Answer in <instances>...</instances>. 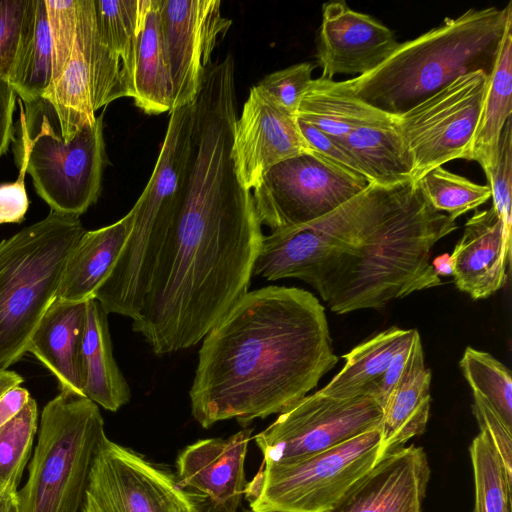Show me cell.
Segmentation results:
<instances>
[{
  "label": "cell",
  "mask_w": 512,
  "mask_h": 512,
  "mask_svg": "<svg viewBox=\"0 0 512 512\" xmlns=\"http://www.w3.org/2000/svg\"><path fill=\"white\" fill-rule=\"evenodd\" d=\"M233 132L223 116L191 123L182 200L132 320L158 355L197 344L248 292L264 235L234 170Z\"/></svg>",
  "instance_id": "obj_1"
},
{
  "label": "cell",
  "mask_w": 512,
  "mask_h": 512,
  "mask_svg": "<svg viewBox=\"0 0 512 512\" xmlns=\"http://www.w3.org/2000/svg\"><path fill=\"white\" fill-rule=\"evenodd\" d=\"M323 305L296 287L247 292L205 335L189 392L203 427L280 414L338 362Z\"/></svg>",
  "instance_id": "obj_2"
},
{
  "label": "cell",
  "mask_w": 512,
  "mask_h": 512,
  "mask_svg": "<svg viewBox=\"0 0 512 512\" xmlns=\"http://www.w3.org/2000/svg\"><path fill=\"white\" fill-rule=\"evenodd\" d=\"M457 228L456 220L427 202L416 182H408L356 240L332 256L314 289L332 312L346 314L380 309L439 286L430 253Z\"/></svg>",
  "instance_id": "obj_3"
},
{
  "label": "cell",
  "mask_w": 512,
  "mask_h": 512,
  "mask_svg": "<svg viewBox=\"0 0 512 512\" xmlns=\"http://www.w3.org/2000/svg\"><path fill=\"white\" fill-rule=\"evenodd\" d=\"M510 22L511 1L504 8H470L399 43L377 68L344 82L365 103L401 115L460 76L476 71L489 75Z\"/></svg>",
  "instance_id": "obj_4"
},
{
  "label": "cell",
  "mask_w": 512,
  "mask_h": 512,
  "mask_svg": "<svg viewBox=\"0 0 512 512\" xmlns=\"http://www.w3.org/2000/svg\"><path fill=\"white\" fill-rule=\"evenodd\" d=\"M192 104L169 112L151 177L132 207V227L95 299L109 313L132 320L142 307L156 259L178 212L187 174Z\"/></svg>",
  "instance_id": "obj_5"
},
{
  "label": "cell",
  "mask_w": 512,
  "mask_h": 512,
  "mask_svg": "<svg viewBox=\"0 0 512 512\" xmlns=\"http://www.w3.org/2000/svg\"><path fill=\"white\" fill-rule=\"evenodd\" d=\"M85 229L79 216L50 210L0 242V370L19 361L56 299L65 261Z\"/></svg>",
  "instance_id": "obj_6"
},
{
  "label": "cell",
  "mask_w": 512,
  "mask_h": 512,
  "mask_svg": "<svg viewBox=\"0 0 512 512\" xmlns=\"http://www.w3.org/2000/svg\"><path fill=\"white\" fill-rule=\"evenodd\" d=\"M98 405L62 392L43 408L20 512H80L90 473L106 438Z\"/></svg>",
  "instance_id": "obj_7"
},
{
  "label": "cell",
  "mask_w": 512,
  "mask_h": 512,
  "mask_svg": "<svg viewBox=\"0 0 512 512\" xmlns=\"http://www.w3.org/2000/svg\"><path fill=\"white\" fill-rule=\"evenodd\" d=\"M380 426L322 452L267 462L247 483L255 512H324L378 461Z\"/></svg>",
  "instance_id": "obj_8"
},
{
  "label": "cell",
  "mask_w": 512,
  "mask_h": 512,
  "mask_svg": "<svg viewBox=\"0 0 512 512\" xmlns=\"http://www.w3.org/2000/svg\"><path fill=\"white\" fill-rule=\"evenodd\" d=\"M404 184H370L361 194L321 218L264 235L252 276L269 281L297 278L315 287L332 256L356 240Z\"/></svg>",
  "instance_id": "obj_9"
},
{
  "label": "cell",
  "mask_w": 512,
  "mask_h": 512,
  "mask_svg": "<svg viewBox=\"0 0 512 512\" xmlns=\"http://www.w3.org/2000/svg\"><path fill=\"white\" fill-rule=\"evenodd\" d=\"M354 173L316 153H304L272 167L253 189L261 225L272 231L321 218L370 186Z\"/></svg>",
  "instance_id": "obj_10"
},
{
  "label": "cell",
  "mask_w": 512,
  "mask_h": 512,
  "mask_svg": "<svg viewBox=\"0 0 512 512\" xmlns=\"http://www.w3.org/2000/svg\"><path fill=\"white\" fill-rule=\"evenodd\" d=\"M487 77L483 71L460 76L418 105L395 116L411 163L413 182L449 161L466 159Z\"/></svg>",
  "instance_id": "obj_11"
},
{
  "label": "cell",
  "mask_w": 512,
  "mask_h": 512,
  "mask_svg": "<svg viewBox=\"0 0 512 512\" xmlns=\"http://www.w3.org/2000/svg\"><path fill=\"white\" fill-rule=\"evenodd\" d=\"M103 116L66 143L43 114L31 137L27 173L50 210L80 216L98 200L106 163Z\"/></svg>",
  "instance_id": "obj_12"
},
{
  "label": "cell",
  "mask_w": 512,
  "mask_h": 512,
  "mask_svg": "<svg viewBox=\"0 0 512 512\" xmlns=\"http://www.w3.org/2000/svg\"><path fill=\"white\" fill-rule=\"evenodd\" d=\"M80 512H215L168 471L107 437L89 477Z\"/></svg>",
  "instance_id": "obj_13"
},
{
  "label": "cell",
  "mask_w": 512,
  "mask_h": 512,
  "mask_svg": "<svg viewBox=\"0 0 512 512\" xmlns=\"http://www.w3.org/2000/svg\"><path fill=\"white\" fill-rule=\"evenodd\" d=\"M382 408L373 394L339 399L319 390L279 414L254 440L263 463L316 454L380 426Z\"/></svg>",
  "instance_id": "obj_14"
},
{
  "label": "cell",
  "mask_w": 512,
  "mask_h": 512,
  "mask_svg": "<svg viewBox=\"0 0 512 512\" xmlns=\"http://www.w3.org/2000/svg\"><path fill=\"white\" fill-rule=\"evenodd\" d=\"M162 33L171 82V111L198 96L211 54L232 20L220 0H161Z\"/></svg>",
  "instance_id": "obj_15"
},
{
  "label": "cell",
  "mask_w": 512,
  "mask_h": 512,
  "mask_svg": "<svg viewBox=\"0 0 512 512\" xmlns=\"http://www.w3.org/2000/svg\"><path fill=\"white\" fill-rule=\"evenodd\" d=\"M312 151L299 129L297 116L251 87L233 132L231 156L239 183L251 191L276 164Z\"/></svg>",
  "instance_id": "obj_16"
},
{
  "label": "cell",
  "mask_w": 512,
  "mask_h": 512,
  "mask_svg": "<svg viewBox=\"0 0 512 512\" xmlns=\"http://www.w3.org/2000/svg\"><path fill=\"white\" fill-rule=\"evenodd\" d=\"M398 45L392 30L370 15L352 10L344 0L323 4L316 52L322 77L362 76L377 68Z\"/></svg>",
  "instance_id": "obj_17"
},
{
  "label": "cell",
  "mask_w": 512,
  "mask_h": 512,
  "mask_svg": "<svg viewBox=\"0 0 512 512\" xmlns=\"http://www.w3.org/2000/svg\"><path fill=\"white\" fill-rule=\"evenodd\" d=\"M431 470L422 447H402L378 460L324 512H421Z\"/></svg>",
  "instance_id": "obj_18"
},
{
  "label": "cell",
  "mask_w": 512,
  "mask_h": 512,
  "mask_svg": "<svg viewBox=\"0 0 512 512\" xmlns=\"http://www.w3.org/2000/svg\"><path fill=\"white\" fill-rule=\"evenodd\" d=\"M253 428L227 438L199 440L177 457V482L203 497L215 512H237L247 485L245 459Z\"/></svg>",
  "instance_id": "obj_19"
},
{
  "label": "cell",
  "mask_w": 512,
  "mask_h": 512,
  "mask_svg": "<svg viewBox=\"0 0 512 512\" xmlns=\"http://www.w3.org/2000/svg\"><path fill=\"white\" fill-rule=\"evenodd\" d=\"M450 256L456 287L472 299L488 298L505 286L511 244L493 207L467 220Z\"/></svg>",
  "instance_id": "obj_20"
},
{
  "label": "cell",
  "mask_w": 512,
  "mask_h": 512,
  "mask_svg": "<svg viewBox=\"0 0 512 512\" xmlns=\"http://www.w3.org/2000/svg\"><path fill=\"white\" fill-rule=\"evenodd\" d=\"M86 314L87 302L55 299L36 326L27 349L55 376L60 391L81 396Z\"/></svg>",
  "instance_id": "obj_21"
},
{
  "label": "cell",
  "mask_w": 512,
  "mask_h": 512,
  "mask_svg": "<svg viewBox=\"0 0 512 512\" xmlns=\"http://www.w3.org/2000/svg\"><path fill=\"white\" fill-rule=\"evenodd\" d=\"M94 0H77L76 37L70 57L58 79L43 96L54 111L64 142L71 141L96 120L92 101L89 27Z\"/></svg>",
  "instance_id": "obj_22"
},
{
  "label": "cell",
  "mask_w": 512,
  "mask_h": 512,
  "mask_svg": "<svg viewBox=\"0 0 512 512\" xmlns=\"http://www.w3.org/2000/svg\"><path fill=\"white\" fill-rule=\"evenodd\" d=\"M430 385L431 371L425 365L421 338L416 331L402 376L382 409L378 460L425 431L431 403Z\"/></svg>",
  "instance_id": "obj_23"
},
{
  "label": "cell",
  "mask_w": 512,
  "mask_h": 512,
  "mask_svg": "<svg viewBox=\"0 0 512 512\" xmlns=\"http://www.w3.org/2000/svg\"><path fill=\"white\" fill-rule=\"evenodd\" d=\"M132 222L130 210L111 225L84 231L65 261L56 300L87 302L95 298L129 236Z\"/></svg>",
  "instance_id": "obj_24"
},
{
  "label": "cell",
  "mask_w": 512,
  "mask_h": 512,
  "mask_svg": "<svg viewBox=\"0 0 512 512\" xmlns=\"http://www.w3.org/2000/svg\"><path fill=\"white\" fill-rule=\"evenodd\" d=\"M161 0H144L127 97L146 114L171 110V82L160 17Z\"/></svg>",
  "instance_id": "obj_25"
},
{
  "label": "cell",
  "mask_w": 512,
  "mask_h": 512,
  "mask_svg": "<svg viewBox=\"0 0 512 512\" xmlns=\"http://www.w3.org/2000/svg\"><path fill=\"white\" fill-rule=\"evenodd\" d=\"M107 313L96 299L87 301L82 345L83 395L116 412L131 398V391L112 352Z\"/></svg>",
  "instance_id": "obj_26"
},
{
  "label": "cell",
  "mask_w": 512,
  "mask_h": 512,
  "mask_svg": "<svg viewBox=\"0 0 512 512\" xmlns=\"http://www.w3.org/2000/svg\"><path fill=\"white\" fill-rule=\"evenodd\" d=\"M512 113V22L502 37L487 77L477 126L466 160L476 161L487 176L494 168L504 126Z\"/></svg>",
  "instance_id": "obj_27"
},
{
  "label": "cell",
  "mask_w": 512,
  "mask_h": 512,
  "mask_svg": "<svg viewBox=\"0 0 512 512\" xmlns=\"http://www.w3.org/2000/svg\"><path fill=\"white\" fill-rule=\"evenodd\" d=\"M370 183L393 187L411 182L412 167L395 116L362 125L338 143Z\"/></svg>",
  "instance_id": "obj_28"
},
{
  "label": "cell",
  "mask_w": 512,
  "mask_h": 512,
  "mask_svg": "<svg viewBox=\"0 0 512 512\" xmlns=\"http://www.w3.org/2000/svg\"><path fill=\"white\" fill-rule=\"evenodd\" d=\"M297 118L341 143L353 130L390 116L356 97L344 81L320 76L303 96Z\"/></svg>",
  "instance_id": "obj_29"
},
{
  "label": "cell",
  "mask_w": 512,
  "mask_h": 512,
  "mask_svg": "<svg viewBox=\"0 0 512 512\" xmlns=\"http://www.w3.org/2000/svg\"><path fill=\"white\" fill-rule=\"evenodd\" d=\"M416 331L393 326L374 334L343 355L345 364L319 391L339 399L374 395L373 383L386 372L395 355L412 343Z\"/></svg>",
  "instance_id": "obj_30"
},
{
  "label": "cell",
  "mask_w": 512,
  "mask_h": 512,
  "mask_svg": "<svg viewBox=\"0 0 512 512\" xmlns=\"http://www.w3.org/2000/svg\"><path fill=\"white\" fill-rule=\"evenodd\" d=\"M8 80L25 105L43 99L51 84L52 46L44 0H29Z\"/></svg>",
  "instance_id": "obj_31"
},
{
  "label": "cell",
  "mask_w": 512,
  "mask_h": 512,
  "mask_svg": "<svg viewBox=\"0 0 512 512\" xmlns=\"http://www.w3.org/2000/svg\"><path fill=\"white\" fill-rule=\"evenodd\" d=\"M94 7L99 40L120 59L126 87L133 66L144 0H94Z\"/></svg>",
  "instance_id": "obj_32"
},
{
  "label": "cell",
  "mask_w": 512,
  "mask_h": 512,
  "mask_svg": "<svg viewBox=\"0 0 512 512\" xmlns=\"http://www.w3.org/2000/svg\"><path fill=\"white\" fill-rule=\"evenodd\" d=\"M469 452L475 483L474 512H511L512 477L484 431L473 439Z\"/></svg>",
  "instance_id": "obj_33"
},
{
  "label": "cell",
  "mask_w": 512,
  "mask_h": 512,
  "mask_svg": "<svg viewBox=\"0 0 512 512\" xmlns=\"http://www.w3.org/2000/svg\"><path fill=\"white\" fill-rule=\"evenodd\" d=\"M421 194L437 211L446 212L456 220L491 198L488 184L480 185L469 179L437 167L416 182Z\"/></svg>",
  "instance_id": "obj_34"
},
{
  "label": "cell",
  "mask_w": 512,
  "mask_h": 512,
  "mask_svg": "<svg viewBox=\"0 0 512 512\" xmlns=\"http://www.w3.org/2000/svg\"><path fill=\"white\" fill-rule=\"evenodd\" d=\"M37 426L38 407L31 397L16 416L0 427V491H18Z\"/></svg>",
  "instance_id": "obj_35"
},
{
  "label": "cell",
  "mask_w": 512,
  "mask_h": 512,
  "mask_svg": "<svg viewBox=\"0 0 512 512\" xmlns=\"http://www.w3.org/2000/svg\"><path fill=\"white\" fill-rule=\"evenodd\" d=\"M472 392L485 398L512 427V378L510 370L491 354L467 347L460 360Z\"/></svg>",
  "instance_id": "obj_36"
},
{
  "label": "cell",
  "mask_w": 512,
  "mask_h": 512,
  "mask_svg": "<svg viewBox=\"0 0 512 512\" xmlns=\"http://www.w3.org/2000/svg\"><path fill=\"white\" fill-rule=\"evenodd\" d=\"M315 64L303 62L274 71L261 79L254 87L268 101L297 115L301 100L312 82Z\"/></svg>",
  "instance_id": "obj_37"
},
{
  "label": "cell",
  "mask_w": 512,
  "mask_h": 512,
  "mask_svg": "<svg viewBox=\"0 0 512 512\" xmlns=\"http://www.w3.org/2000/svg\"><path fill=\"white\" fill-rule=\"evenodd\" d=\"M44 1L52 46V86L72 52L77 27V0Z\"/></svg>",
  "instance_id": "obj_38"
},
{
  "label": "cell",
  "mask_w": 512,
  "mask_h": 512,
  "mask_svg": "<svg viewBox=\"0 0 512 512\" xmlns=\"http://www.w3.org/2000/svg\"><path fill=\"white\" fill-rule=\"evenodd\" d=\"M17 101L20 107L21 130V151L17 160L19 173L14 182L0 184V225L21 223L29 207L25 177L32 138L26 121L24 104L20 98H17Z\"/></svg>",
  "instance_id": "obj_39"
},
{
  "label": "cell",
  "mask_w": 512,
  "mask_h": 512,
  "mask_svg": "<svg viewBox=\"0 0 512 512\" xmlns=\"http://www.w3.org/2000/svg\"><path fill=\"white\" fill-rule=\"evenodd\" d=\"M496 165L486 176L491 188L492 207L501 219L504 235L511 244L512 119L507 120L499 143Z\"/></svg>",
  "instance_id": "obj_40"
},
{
  "label": "cell",
  "mask_w": 512,
  "mask_h": 512,
  "mask_svg": "<svg viewBox=\"0 0 512 512\" xmlns=\"http://www.w3.org/2000/svg\"><path fill=\"white\" fill-rule=\"evenodd\" d=\"M29 0H0V75L9 78Z\"/></svg>",
  "instance_id": "obj_41"
},
{
  "label": "cell",
  "mask_w": 512,
  "mask_h": 512,
  "mask_svg": "<svg viewBox=\"0 0 512 512\" xmlns=\"http://www.w3.org/2000/svg\"><path fill=\"white\" fill-rule=\"evenodd\" d=\"M472 412L480 431H484L497 450L504 468L512 477V427L481 395L473 393Z\"/></svg>",
  "instance_id": "obj_42"
},
{
  "label": "cell",
  "mask_w": 512,
  "mask_h": 512,
  "mask_svg": "<svg viewBox=\"0 0 512 512\" xmlns=\"http://www.w3.org/2000/svg\"><path fill=\"white\" fill-rule=\"evenodd\" d=\"M297 122L303 137L316 153L354 173L363 175L353 158L334 140L299 118Z\"/></svg>",
  "instance_id": "obj_43"
},
{
  "label": "cell",
  "mask_w": 512,
  "mask_h": 512,
  "mask_svg": "<svg viewBox=\"0 0 512 512\" xmlns=\"http://www.w3.org/2000/svg\"><path fill=\"white\" fill-rule=\"evenodd\" d=\"M17 94L9 80L0 75V157L8 151L14 140L13 114Z\"/></svg>",
  "instance_id": "obj_44"
},
{
  "label": "cell",
  "mask_w": 512,
  "mask_h": 512,
  "mask_svg": "<svg viewBox=\"0 0 512 512\" xmlns=\"http://www.w3.org/2000/svg\"><path fill=\"white\" fill-rule=\"evenodd\" d=\"M411 345L412 343L405 346L395 355L386 372L373 384L375 398L382 409L390 393L402 376Z\"/></svg>",
  "instance_id": "obj_45"
},
{
  "label": "cell",
  "mask_w": 512,
  "mask_h": 512,
  "mask_svg": "<svg viewBox=\"0 0 512 512\" xmlns=\"http://www.w3.org/2000/svg\"><path fill=\"white\" fill-rule=\"evenodd\" d=\"M32 396L26 388L15 386L0 397V427L16 416Z\"/></svg>",
  "instance_id": "obj_46"
},
{
  "label": "cell",
  "mask_w": 512,
  "mask_h": 512,
  "mask_svg": "<svg viewBox=\"0 0 512 512\" xmlns=\"http://www.w3.org/2000/svg\"><path fill=\"white\" fill-rule=\"evenodd\" d=\"M23 381V377L14 371L0 370V397L11 388L19 386Z\"/></svg>",
  "instance_id": "obj_47"
},
{
  "label": "cell",
  "mask_w": 512,
  "mask_h": 512,
  "mask_svg": "<svg viewBox=\"0 0 512 512\" xmlns=\"http://www.w3.org/2000/svg\"><path fill=\"white\" fill-rule=\"evenodd\" d=\"M432 268L435 274L440 276H450L452 275V260L450 254H443L435 257L431 261Z\"/></svg>",
  "instance_id": "obj_48"
},
{
  "label": "cell",
  "mask_w": 512,
  "mask_h": 512,
  "mask_svg": "<svg viewBox=\"0 0 512 512\" xmlns=\"http://www.w3.org/2000/svg\"><path fill=\"white\" fill-rule=\"evenodd\" d=\"M17 492L0 491V512H20Z\"/></svg>",
  "instance_id": "obj_49"
},
{
  "label": "cell",
  "mask_w": 512,
  "mask_h": 512,
  "mask_svg": "<svg viewBox=\"0 0 512 512\" xmlns=\"http://www.w3.org/2000/svg\"><path fill=\"white\" fill-rule=\"evenodd\" d=\"M242 512H255V511H253V510H251V509H245V508H244V509L242 510Z\"/></svg>",
  "instance_id": "obj_50"
}]
</instances>
